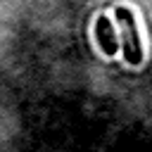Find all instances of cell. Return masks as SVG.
<instances>
[{"instance_id":"6da1fadb","label":"cell","mask_w":152,"mask_h":152,"mask_svg":"<svg viewBox=\"0 0 152 152\" xmlns=\"http://www.w3.org/2000/svg\"><path fill=\"white\" fill-rule=\"evenodd\" d=\"M116 21L121 26V38H124V59L133 66H138L142 62V48H140V38H138V28H135V19L133 12L126 7H116L114 10Z\"/></svg>"},{"instance_id":"7a4b0ae2","label":"cell","mask_w":152,"mask_h":152,"mask_svg":"<svg viewBox=\"0 0 152 152\" xmlns=\"http://www.w3.org/2000/svg\"><path fill=\"white\" fill-rule=\"evenodd\" d=\"M95 38H97V43H100L104 55H114L119 50V40L114 36V24L107 17H97V21H95Z\"/></svg>"}]
</instances>
